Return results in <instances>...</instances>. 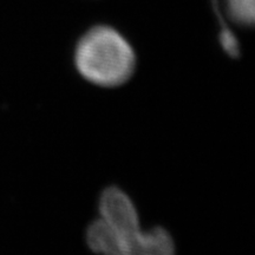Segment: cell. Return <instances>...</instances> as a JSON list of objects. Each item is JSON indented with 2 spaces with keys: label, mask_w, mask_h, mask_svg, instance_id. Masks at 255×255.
<instances>
[{
  "label": "cell",
  "mask_w": 255,
  "mask_h": 255,
  "mask_svg": "<svg viewBox=\"0 0 255 255\" xmlns=\"http://www.w3.org/2000/svg\"><path fill=\"white\" fill-rule=\"evenodd\" d=\"M89 247L101 255H124V244L103 220H97L87 231Z\"/></svg>",
  "instance_id": "4"
},
{
  "label": "cell",
  "mask_w": 255,
  "mask_h": 255,
  "mask_svg": "<svg viewBox=\"0 0 255 255\" xmlns=\"http://www.w3.org/2000/svg\"><path fill=\"white\" fill-rule=\"evenodd\" d=\"M220 40H221L222 47L225 49L226 52L232 57H238L239 56V43L235 38L233 32H231L228 28H225L221 32V36H220Z\"/></svg>",
  "instance_id": "6"
},
{
  "label": "cell",
  "mask_w": 255,
  "mask_h": 255,
  "mask_svg": "<svg viewBox=\"0 0 255 255\" xmlns=\"http://www.w3.org/2000/svg\"><path fill=\"white\" fill-rule=\"evenodd\" d=\"M124 255H175V246L170 234L156 227L137 233L127 244Z\"/></svg>",
  "instance_id": "3"
},
{
  "label": "cell",
  "mask_w": 255,
  "mask_h": 255,
  "mask_svg": "<svg viewBox=\"0 0 255 255\" xmlns=\"http://www.w3.org/2000/svg\"><path fill=\"white\" fill-rule=\"evenodd\" d=\"M231 18L241 25L254 23V0H227Z\"/></svg>",
  "instance_id": "5"
},
{
  "label": "cell",
  "mask_w": 255,
  "mask_h": 255,
  "mask_svg": "<svg viewBox=\"0 0 255 255\" xmlns=\"http://www.w3.org/2000/svg\"><path fill=\"white\" fill-rule=\"evenodd\" d=\"M100 212L102 220L122 239L126 250L128 242L141 231L132 201L119 188H108L100 199Z\"/></svg>",
  "instance_id": "2"
},
{
  "label": "cell",
  "mask_w": 255,
  "mask_h": 255,
  "mask_svg": "<svg viewBox=\"0 0 255 255\" xmlns=\"http://www.w3.org/2000/svg\"><path fill=\"white\" fill-rule=\"evenodd\" d=\"M75 63L78 72L92 84L119 87L131 77L136 57L131 45L120 32L97 26L78 41Z\"/></svg>",
  "instance_id": "1"
}]
</instances>
